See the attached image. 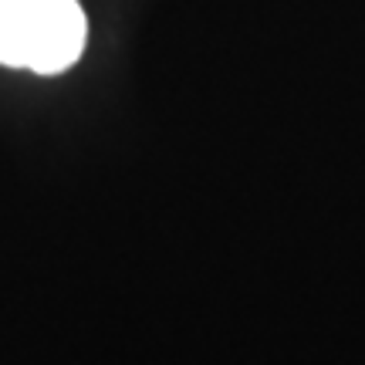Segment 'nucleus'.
<instances>
[{
    "instance_id": "obj_1",
    "label": "nucleus",
    "mask_w": 365,
    "mask_h": 365,
    "mask_svg": "<svg viewBox=\"0 0 365 365\" xmlns=\"http://www.w3.org/2000/svg\"><path fill=\"white\" fill-rule=\"evenodd\" d=\"M88 41L78 0H0V65L61 75Z\"/></svg>"
}]
</instances>
